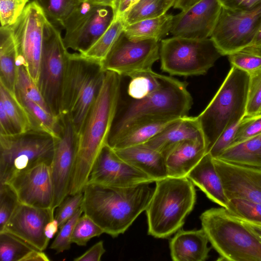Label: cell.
Returning a JSON list of instances; mask_svg holds the SVG:
<instances>
[{"label":"cell","mask_w":261,"mask_h":261,"mask_svg":"<svg viewBox=\"0 0 261 261\" xmlns=\"http://www.w3.org/2000/svg\"><path fill=\"white\" fill-rule=\"evenodd\" d=\"M226 209L231 215L250 222L261 223V203L241 198L229 200Z\"/></svg>","instance_id":"cell-38"},{"label":"cell","mask_w":261,"mask_h":261,"mask_svg":"<svg viewBox=\"0 0 261 261\" xmlns=\"http://www.w3.org/2000/svg\"><path fill=\"white\" fill-rule=\"evenodd\" d=\"M105 74L101 65L81 58L76 53H70L63 88L61 115L69 118L77 136Z\"/></svg>","instance_id":"cell-7"},{"label":"cell","mask_w":261,"mask_h":261,"mask_svg":"<svg viewBox=\"0 0 261 261\" xmlns=\"http://www.w3.org/2000/svg\"><path fill=\"white\" fill-rule=\"evenodd\" d=\"M261 23V6L248 11L222 7L210 36L222 56H228L247 47Z\"/></svg>","instance_id":"cell-12"},{"label":"cell","mask_w":261,"mask_h":261,"mask_svg":"<svg viewBox=\"0 0 261 261\" xmlns=\"http://www.w3.org/2000/svg\"><path fill=\"white\" fill-rule=\"evenodd\" d=\"M18 54L10 28H0V82L15 94Z\"/></svg>","instance_id":"cell-26"},{"label":"cell","mask_w":261,"mask_h":261,"mask_svg":"<svg viewBox=\"0 0 261 261\" xmlns=\"http://www.w3.org/2000/svg\"><path fill=\"white\" fill-rule=\"evenodd\" d=\"M19 203L16 194L7 184H0V231Z\"/></svg>","instance_id":"cell-42"},{"label":"cell","mask_w":261,"mask_h":261,"mask_svg":"<svg viewBox=\"0 0 261 261\" xmlns=\"http://www.w3.org/2000/svg\"><path fill=\"white\" fill-rule=\"evenodd\" d=\"M187 87L186 82L163 75L161 85L155 91L141 99L131 98L121 108L118 107L107 145L112 148L127 131L140 124L187 116L193 99Z\"/></svg>","instance_id":"cell-3"},{"label":"cell","mask_w":261,"mask_h":261,"mask_svg":"<svg viewBox=\"0 0 261 261\" xmlns=\"http://www.w3.org/2000/svg\"><path fill=\"white\" fill-rule=\"evenodd\" d=\"M7 184L15 192L20 203L52 209L54 189L51 165L40 164L17 174Z\"/></svg>","instance_id":"cell-18"},{"label":"cell","mask_w":261,"mask_h":261,"mask_svg":"<svg viewBox=\"0 0 261 261\" xmlns=\"http://www.w3.org/2000/svg\"><path fill=\"white\" fill-rule=\"evenodd\" d=\"M103 230L89 217L84 214L76 221L71 236V242L85 246L92 238L103 233Z\"/></svg>","instance_id":"cell-39"},{"label":"cell","mask_w":261,"mask_h":261,"mask_svg":"<svg viewBox=\"0 0 261 261\" xmlns=\"http://www.w3.org/2000/svg\"><path fill=\"white\" fill-rule=\"evenodd\" d=\"M70 54L61 32L47 19L38 86L51 113L57 117L61 115L63 88Z\"/></svg>","instance_id":"cell-10"},{"label":"cell","mask_w":261,"mask_h":261,"mask_svg":"<svg viewBox=\"0 0 261 261\" xmlns=\"http://www.w3.org/2000/svg\"><path fill=\"white\" fill-rule=\"evenodd\" d=\"M54 212L51 208H39L19 202L1 231L9 232L43 251L49 241L45 235L44 228L55 218Z\"/></svg>","instance_id":"cell-17"},{"label":"cell","mask_w":261,"mask_h":261,"mask_svg":"<svg viewBox=\"0 0 261 261\" xmlns=\"http://www.w3.org/2000/svg\"><path fill=\"white\" fill-rule=\"evenodd\" d=\"M228 56L231 66L251 74L261 67V56L242 50Z\"/></svg>","instance_id":"cell-45"},{"label":"cell","mask_w":261,"mask_h":261,"mask_svg":"<svg viewBox=\"0 0 261 261\" xmlns=\"http://www.w3.org/2000/svg\"><path fill=\"white\" fill-rule=\"evenodd\" d=\"M249 80V74L231 66L211 101L196 116L208 150L228 125L245 116Z\"/></svg>","instance_id":"cell-6"},{"label":"cell","mask_w":261,"mask_h":261,"mask_svg":"<svg viewBox=\"0 0 261 261\" xmlns=\"http://www.w3.org/2000/svg\"><path fill=\"white\" fill-rule=\"evenodd\" d=\"M200 1L201 0H177L173 8L184 11Z\"/></svg>","instance_id":"cell-56"},{"label":"cell","mask_w":261,"mask_h":261,"mask_svg":"<svg viewBox=\"0 0 261 261\" xmlns=\"http://www.w3.org/2000/svg\"><path fill=\"white\" fill-rule=\"evenodd\" d=\"M125 24L122 17L115 18L105 33L86 50L76 53L83 59L102 65L116 41L123 32Z\"/></svg>","instance_id":"cell-29"},{"label":"cell","mask_w":261,"mask_h":261,"mask_svg":"<svg viewBox=\"0 0 261 261\" xmlns=\"http://www.w3.org/2000/svg\"><path fill=\"white\" fill-rule=\"evenodd\" d=\"M239 219L248 228H249L257 237H258L261 240V223H254L240 218Z\"/></svg>","instance_id":"cell-55"},{"label":"cell","mask_w":261,"mask_h":261,"mask_svg":"<svg viewBox=\"0 0 261 261\" xmlns=\"http://www.w3.org/2000/svg\"><path fill=\"white\" fill-rule=\"evenodd\" d=\"M114 19L112 8L84 2L64 22L66 47L86 50L105 33Z\"/></svg>","instance_id":"cell-13"},{"label":"cell","mask_w":261,"mask_h":261,"mask_svg":"<svg viewBox=\"0 0 261 261\" xmlns=\"http://www.w3.org/2000/svg\"><path fill=\"white\" fill-rule=\"evenodd\" d=\"M207 151L208 146L204 137L177 143L164 154L168 176L187 177Z\"/></svg>","instance_id":"cell-21"},{"label":"cell","mask_w":261,"mask_h":261,"mask_svg":"<svg viewBox=\"0 0 261 261\" xmlns=\"http://www.w3.org/2000/svg\"><path fill=\"white\" fill-rule=\"evenodd\" d=\"M207 236L199 230L179 229L169 243L170 255L174 261H204L211 250Z\"/></svg>","instance_id":"cell-22"},{"label":"cell","mask_w":261,"mask_h":261,"mask_svg":"<svg viewBox=\"0 0 261 261\" xmlns=\"http://www.w3.org/2000/svg\"><path fill=\"white\" fill-rule=\"evenodd\" d=\"M177 0H163L164 9L166 13L171 8L173 7Z\"/></svg>","instance_id":"cell-58"},{"label":"cell","mask_w":261,"mask_h":261,"mask_svg":"<svg viewBox=\"0 0 261 261\" xmlns=\"http://www.w3.org/2000/svg\"><path fill=\"white\" fill-rule=\"evenodd\" d=\"M105 252L103 242L100 241L73 260L74 261H100Z\"/></svg>","instance_id":"cell-49"},{"label":"cell","mask_w":261,"mask_h":261,"mask_svg":"<svg viewBox=\"0 0 261 261\" xmlns=\"http://www.w3.org/2000/svg\"><path fill=\"white\" fill-rule=\"evenodd\" d=\"M200 219L218 260L261 261V240L225 208L207 210Z\"/></svg>","instance_id":"cell-5"},{"label":"cell","mask_w":261,"mask_h":261,"mask_svg":"<svg viewBox=\"0 0 261 261\" xmlns=\"http://www.w3.org/2000/svg\"><path fill=\"white\" fill-rule=\"evenodd\" d=\"M114 150L122 159L154 181L168 176L164 156L144 144Z\"/></svg>","instance_id":"cell-23"},{"label":"cell","mask_w":261,"mask_h":261,"mask_svg":"<svg viewBox=\"0 0 261 261\" xmlns=\"http://www.w3.org/2000/svg\"><path fill=\"white\" fill-rule=\"evenodd\" d=\"M160 59V45L154 39L132 40L123 31L101 66L105 71L129 77L133 74L152 69Z\"/></svg>","instance_id":"cell-14"},{"label":"cell","mask_w":261,"mask_h":261,"mask_svg":"<svg viewBox=\"0 0 261 261\" xmlns=\"http://www.w3.org/2000/svg\"><path fill=\"white\" fill-rule=\"evenodd\" d=\"M17 134L3 104L0 102V135H11Z\"/></svg>","instance_id":"cell-50"},{"label":"cell","mask_w":261,"mask_h":261,"mask_svg":"<svg viewBox=\"0 0 261 261\" xmlns=\"http://www.w3.org/2000/svg\"><path fill=\"white\" fill-rule=\"evenodd\" d=\"M243 50L261 56V23L251 43Z\"/></svg>","instance_id":"cell-52"},{"label":"cell","mask_w":261,"mask_h":261,"mask_svg":"<svg viewBox=\"0 0 261 261\" xmlns=\"http://www.w3.org/2000/svg\"><path fill=\"white\" fill-rule=\"evenodd\" d=\"M240 122L235 121L228 125L208 149L207 152L213 158H218L233 143Z\"/></svg>","instance_id":"cell-47"},{"label":"cell","mask_w":261,"mask_h":261,"mask_svg":"<svg viewBox=\"0 0 261 261\" xmlns=\"http://www.w3.org/2000/svg\"><path fill=\"white\" fill-rule=\"evenodd\" d=\"M222 55L210 38L163 39L160 45L161 69L171 75L205 74Z\"/></svg>","instance_id":"cell-9"},{"label":"cell","mask_w":261,"mask_h":261,"mask_svg":"<svg viewBox=\"0 0 261 261\" xmlns=\"http://www.w3.org/2000/svg\"><path fill=\"white\" fill-rule=\"evenodd\" d=\"M187 177L202 190L212 201L227 208V198L221 179L215 166L213 158L207 152Z\"/></svg>","instance_id":"cell-24"},{"label":"cell","mask_w":261,"mask_h":261,"mask_svg":"<svg viewBox=\"0 0 261 261\" xmlns=\"http://www.w3.org/2000/svg\"><path fill=\"white\" fill-rule=\"evenodd\" d=\"M121 77L114 72L105 71L100 88L77 136L69 195L83 190L97 156L107 145L120 100Z\"/></svg>","instance_id":"cell-1"},{"label":"cell","mask_w":261,"mask_h":261,"mask_svg":"<svg viewBox=\"0 0 261 261\" xmlns=\"http://www.w3.org/2000/svg\"><path fill=\"white\" fill-rule=\"evenodd\" d=\"M149 184L121 188L87 183L83 189V213L104 233L116 237L146 210L154 190Z\"/></svg>","instance_id":"cell-2"},{"label":"cell","mask_w":261,"mask_h":261,"mask_svg":"<svg viewBox=\"0 0 261 261\" xmlns=\"http://www.w3.org/2000/svg\"><path fill=\"white\" fill-rule=\"evenodd\" d=\"M166 13L163 0H138L122 16L125 25Z\"/></svg>","instance_id":"cell-35"},{"label":"cell","mask_w":261,"mask_h":261,"mask_svg":"<svg viewBox=\"0 0 261 261\" xmlns=\"http://www.w3.org/2000/svg\"><path fill=\"white\" fill-rule=\"evenodd\" d=\"M49 258L42 251L34 249L24 258L23 261H49Z\"/></svg>","instance_id":"cell-53"},{"label":"cell","mask_w":261,"mask_h":261,"mask_svg":"<svg viewBox=\"0 0 261 261\" xmlns=\"http://www.w3.org/2000/svg\"><path fill=\"white\" fill-rule=\"evenodd\" d=\"M129 77L128 95L132 99H139L148 96L160 87L163 74L156 73L151 69L136 72Z\"/></svg>","instance_id":"cell-33"},{"label":"cell","mask_w":261,"mask_h":261,"mask_svg":"<svg viewBox=\"0 0 261 261\" xmlns=\"http://www.w3.org/2000/svg\"><path fill=\"white\" fill-rule=\"evenodd\" d=\"M229 200L241 198L261 203V169L213 158Z\"/></svg>","instance_id":"cell-20"},{"label":"cell","mask_w":261,"mask_h":261,"mask_svg":"<svg viewBox=\"0 0 261 261\" xmlns=\"http://www.w3.org/2000/svg\"><path fill=\"white\" fill-rule=\"evenodd\" d=\"M53 23L62 27L65 20L84 0H33Z\"/></svg>","instance_id":"cell-34"},{"label":"cell","mask_w":261,"mask_h":261,"mask_svg":"<svg viewBox=\"0 0 261 261\" xmlns=\"http://www.w3.org/2000/svg\"><path fill=\"white\" fill-rule=\"evenodd\" d=\"M29 0H0L1 27L10 28L18 20Z\"/></svg>","instance_id":"cell-40"},{"label":"cell","mask_w":261,"mask_h":261,"mask_svg":"<svg viewBox=\"0 0 261 261\" xmlns=\"http://www.w3.org/2000/svg\"><path fill=\"white\" fill-rule=\"evenodd\" d=\"M216 158L239 165L261 169V134L231 145Z\"/></svg>","instance_id":"cell-27"},{"label":"cell","mask_w":261,"mask_h":261,"mask_svg":"<svg viewBox=\"0 0 261 261\" xmlns=\"http://www.w3.org/2000/svg\"><path fill=\"white\" fill-rule=\"evenodd\" d=\"M54 149V137L41 130L0 135V184L40 164L51 165Z\"/></svg>","instance_id":"cell-8"},{"label":"cell","mask_w":261,"mask_h":261,"mask_svg":"<svg viewBox=\"0 0 261 261\" xmlns=\"http://www.w3.org/2000/svg\"><path fill=\"white\" fill-rule=\"evenodd\" d=\"M152 182H155L152 178L124 161L106 145L97 156L87 183L127 188Z\"/></svg>","instance_id":"cell-16"},{"label":"cell","mask_w":261,"mask_h":261,"mask_svg":"<svg viewBox=\"0 0 261 261\" xmlns=\"http://www.w3.org/2000/svg\"><path fill=\"white\" fill-rule=\"evenodd\" d=\"M116 0H84L85 2L101 6L109 7L113 9Z\"/></svg>","instance_id":"cell-57"},{"label":"cell","mask_w":261,"mask_h":261,"mask_svg":"<svg viewBox=\"0 0 261 261\" xmlns=\"http://www.w3.org/2000/svg\"><path fill=\"white\" fill-rule=\"evenodd\" d=\"M60 228L59 223L55 218L49 221L44 228V233L46 237L49 240L52 239Z\"/></svg>","instance_id":"cell-54"},{"label":"cell","mask_w":261,"mask_h":261,"mask_svg":"<svg viewBox=\"0 0 261 261\" xmlns=\"http://www.w3.org/2000/svg\"><path fill=\"white\" fill-rule=\"evenodd\" d=\"M222 7L234 10L248 11L261 6V0H219Z\"/></svg>","instance_id":"cell-48"},{"label":"cell","mask_w":261,"mask_h":261,"mask_svg":"<svg viewBox=\"0 0 261 261\" xmlns=\"http://www.w3.org/2000/svg\"><path fill=\"white\" fill-rule=\"evenodd\" d=\"M138 0H116L113 10L114 18L122 17L128 9Z\"/></svg>","instance_id":"cell-51"},{"label":"cell","mask_w":261,"mask_h":261,"mask_svg":"<svg viewBox=\"0 0 261 261\" xmlns=\"http://www.w3.org/2000/svg\"><path fill=\"white\" fill-rule=\"evenodd\" d=\"M47 19L42 9L32 1L27 5L17 21L10 27L18 59L22 61L37 85Z\"/></svg>","instance_id":"cell-11"},{"label":"cell","mask_w":261,"mask_h":261,"mask_svg":"<svg viewBox=\"0 0 261 261\" xmlns=\"http://www.w3.org/2000/svg\"><path fill=\"white\" fill-rule=\"evenodd\" d=\"M15 95L27 110L35 130L47 133L56 138L58 134L59 117L54 116L38 104L25 96Z\"/></svg>","instance_id":"cell-32"},{"label":"cell","mask_w":261,"mask_h":261,"mask_svg":"<svg viewBox=\"0 0 261 261\" xmlns=\"http://www.w3.org/2000/svg\"><path fill=\"white\" fill-rule=\"evenodd\" d=\"M35 249L20 238L4 231H0L1 261H23Z\"/></svg>","instance_id":"cell-36"},{"label":"cell","mask_w":261,"mask_h":261,"mask_svg":"<svg viewBox=\"0 0 261 261\" xmlns=\"http://www.w3.org/2000/svg\"><path fill=\"white\" fill-rule=\"evenodd\" d=\"M249 75L245 116H253L261 113V67Z\"/></svg>","instance_id":"cell-43"},{"label":"cell","mask_w":261,"mask_h":261,"mask_svg":"<svg viewBox=\"0 0 261 261\" xmlns=\"http://www.w3.org/2000/svg\"><path fill=\"white\" fill-rule=\"evenodd\" d=\"M178 119L156 120L137 125L127 131L112 148L117 150L144 144Z\"/></svg>","instance_id":"cell-30"},{"label":"cell","mask_w":261,"mask_h":261,"mask_svg":"<svg viewBox=\"0 0 261 261\" xmlns=\"http://www.w3.org/2000/svg\"><path fill=\"white\" fill-rule=\"evenodd\" d=\"M202 137L204 136L196 116H187L175 121L144 144L164 155L180 142Z\"/></svg>","instance_id":"cell-25"},{"label":"cell","mask_w":261,"mask_h":261,"mask_svg":"<svg viewBox=\"0 0 261 261\" xmlns=\"http://www.w3.org/2000/svg\"><path fill=\"white\" fill-rule=\"evenodd\" d=\"M83 213L82 206L60 228L56 238L51 244L49 248L55 251L56 253H62L70 249L71 236L75 224Z\"/></svg>","instance_id":"cell-41"},{"label":"cell","mask_w":261,"mask_h":261,"mask_svg":"<svg viewBox=\"0 0 261 261\" xmlns=\"http://www.w3.org/2000/svg\"><path fill=\"white\" fill-rule=\"evenodd\" d=\"M260 134H261V113L253 116H245L238 125L232 144Z\"/></svg>","instance_id":"cell-46"},{"label":"cell","mask_w":261,"mask_h":261,"mask_svg":"<svg viewBox=\"0 0 261 261\" xmlns=\"http://www.w3.org/2000/svg\"><path fill=\"white\" fill-rule=\"evenodd\" d=\"M59 123L58 134L54 138V154L51 165L54 189L52 209L54 211L69 194L77 144V135L69 118L61 115Z\"/></svg>","instance_id":"cell-15"},{"label":"cell","mask_w":261,"mask_h":261,"mask_svg":"<svg viewBox=\"0 0 261 261\" xmlns=\"http://www.w3.org/2000/svg\"><path fill=\"white\" fill-rule=\"evenodd\" d=\"M18 63L15 93H19L25 96L38 104L46 111L51 113L37 84L29 75L23 63L18 60Z\"/></svg>","instance_id":"cell-37"},{"label":"cell","mask_w":261,"mask_h":261,"mask_svg":"<svg viewBox=\"0 0 261 261\" xmlns=\"http://www.w3.org/2000/svg\"><path fill=\"white\" fill-rule=\"evenodd\" d=\"M84 198L83 191L68 195L57 207L55 218L60 228L82 206Z\"/></svg>","instance_id":"cell-44"},{"label":"cell","mask_w":261,"mask_h":261,"mask_svg":"<svg viewBox=\"0 0 261 261\" xmlns=\"http://www.w3.org/2000/svg\"><path fill=\"white\" fill-rule=\"evenodd\" d=\"M146 208L148 234L165 239L183 226L194 208L196 194L194 184L187 177L156 180Z\"/></svg>","instance_id":"cell-4"},{"label":"cell","mask_w":261,"mask_h":261,"mask_svg":"<svg viewBox=\"0 0 261 261\" xmlns=\"http://www.w3.org/2000/svg\"><path fill=\"white\" fill-rule=\"evenodd\" d=\"M0 102L11 120L17 134L34 129L30 116L15 94L0 82Z\"/></svg>","instance_id":"cell-31"},{"label":"cell","mask_w":261,"mask_h":261,"mask_svg":"<svg viewBox=\"0 0 261 261\" xmlns=\"http://www.w3.org/2000/svg\"><path fill=\"white\" fill-rule=\"evenodd\" d=\"M221 8L219 0H201L174 16L170 33L173 37L208 38Z\"/></svg>","instance_id":"cell-19"},{"label":"cell","mask_w":261,"mask_h":261,"mask_svg":"<svg viewBox=\"0 0 261 261\" xmlns=\"http://www.w3.org/2000/svg\"><path fill=\"white\" fill-rule=\"evenodd\" d=\"M174 15L167 13L158 17L125 25L123 32L132 40L161 41L170 33Z\"/></svg>","instance_id":"cell-28"}]
</instances>
